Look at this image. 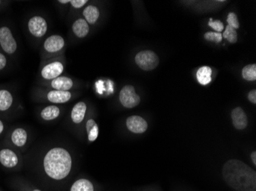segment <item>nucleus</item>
<instances>
[{"mask_svg": "<svg viewBox=\"0 0 256 191\" xmlns=\"http://www.w3.org/2000/svg\"><path fill=\"white\" fill-rule=\"evenodd\" d=\"M223 176L235 191H256V172L241 161L232 159L225 162Z\"/></svg>", "mask_w": 256, "mask_h": 191, "instance_id": "obj_1", "label": "nucleus"}, {"mask_svg": "<svg viewBox=\"0 0 256 191\" xmlns=\"http://www.w3.org/2000/svg\"><path fill=\"white\" fill-rule=\"evenodd\" d=\"M43 168L46 175L53 180L66 178L72 171V159L65 148L56 147L46 153L43 159Z\"/></svg>", "mask_w": 256, "mask_h": 191, "instance_id": "obj_2", "label": "nucleus"}, {"mask_svg": "<svg viewBox=\"0 0 256 191\" xmlns=\"http://www.w3.org/2000/svg\"><path fill=\"white\" fill-rule=\"evenodd\" d=\"M135 62L141 70L152 71L158 67L159 59L154 51H142L136 55Z\"/></svg>", "mask_w": 256, "mask_h": 191, "instance_id": "obj_3", "label": "nucleus"}, {"mask_svg": "<svg viewBox=\"0 0 256 191\" xmlns=\"http://www.w3.org/2000/svg\"><path fill=\"white\" fill-rule=\"evenodd\" d=\"M119 100L124 107L132 109L139 105L141 98L137 94L135 88L131 85H126L121 89L119 94Z\"/></svg>", "mask_w": 256, "mask_h": 191, "instance_id": "obj_4", "label": "nucleus"}, {"mask_svg": "<svg viewBox=\"0 0 256 191\" xmlns=\"http://www.w3.org/2000/svg\"><path fill=\"white\" fill-rule=\"evenodd\" d=\"M0 46L6 54L11 55L17 50V42L11 29L7 26L0 28Z\"/></svg>", "mask_w": 256, "mask_h": 191, "instance_id": "obj_5", "label": "nucleus"}, {"mask_svg": "<svg viewBox=\"0 0 256 191\" xmlns=\"http://www.w3.org/2000/svg\"><path fill=\"white\" fill-rule=\"evenodd\" d=\"M28 29L35 38H42L48 31V23L43 17L35 15L28 22Z\"/></svg>", "mask_w": 256, "mask_h": 191, "instance_id": "obj_6", "label": "nucleus"}, {"mask_svg": "<svg viewBox=\"0 0 256 191\" xmlns=\"http://www.w3.org/2000/svg\"><path fill=\"white\" fill-rule=\"evenodd\" d=\"M64 71V65L60 61H54L46 64L41 71L42 77L46 80H52L62 75Z\"/></svg>", "mask_w": 256, "mask_h": 191, "instance_id": "obj_7", "label": "nucleus"}, {"mask_svg": "<svg viewBox=\"0 0 256 191\" xmlns=\"http://www.w3.org/2000/svg\"><path fill=\"white\" fill-rule=\"evenodd\" d=\"M126 126L129 131L135 134L145 132L148 128L144 118L139 116H131L127 118Z\"/></svg>", "mask_w": 256, "mask_h": 191, "instance_id": "obj_8", "label": "nucleus"}, {"mask_svg": "<svg viewBox=\"0 0 256 191\" xmlns=\"http://www.w3.org/2000/svg\"><path fill=\"white\" fill-rule=\"evenodd\" d=\"M65 42L63 37L53 35L46 38L44 42V48L48 53H56L64 47Z\"/></svg>", "mask_w": 256, "mask_h": 191, "instance_id": "obj_9", "label": "nucleus"}, {"mask_svg": "<svg viewBox=\"0 0 256 191\" xmlns=\"http://www.w3.org/2000/svg\"><path fill=\"white\" fill-rule=\"evenodd\" d=\"M0 164L5 168H15L18 164V155L13 150L3 148L0 151Z\"/></svg>", "mask_w": 256, "mask_h": 191, "instance_id": "obj_10", "label": "nucleus"}, {"mask_svg": "<svg viewBox=\"0 0 256 191\" xmlns=\"http://www.w3.org/2000/svg\"><path fill=\"white\" fill-rule=\"evenodd\" d=\"M232 119L233 126L236 130H242L248 125L247 116L241 107L235 108L232 111Z\"/></svg>", "mask_w": 256, "mask_h": 191, "instance_id": "obj_11", "label": "nucleus"}, {"mask_svg": "<svg viewBox=\"0 0 256 191\" xmlns=\"http://www.w3.org/2000/svg\"><path fill=\"white\" fill-rule=\"evenodd\" d=\"M72 98V93L52 89L47 93V99L51 103L62 104L68 102Z\"/></svg>", "mask_w": 256, "mask_h": 191, "instance_id": "obj_12", "label": "nucleus"}, {"mask_svg": "<svg viewBox=\"0 0 256 191\" xmlns=\"http://www.w3.org/2000/svg\"><path fill=\"white\" fill-rule=\"evenodd\" d=\"M73 80L70 77L65 76H60L51 80V88L55 90L62 91H69V89L73 88Z\"/></svg>", "mask_w": 256, "mask_h": 191, "instance_id": "obj_13", "label": "nucleus"}, {"mask_svg": "<svg viewBox=\"0 0 256 191\" xmlns=\"http://www.w3.org/2000/svg\"><path fill=\"white\" fill-rule=\"evenodd\" d=\"M87 111V106L85 103L80 101L75 104L72 108L71 113V118L72 122L75 124H80L84 120V116Z\"/></svg>", "mask_w": 256, "mask_h": 191, "instance_id": "obj_14", "label": "nucleus"}, {"mask_svg": "<svg viewBox=\"0 0 256 191\" xmlns=\"http://www.w3.org/2000/svg\"><path fill=\"white\" fill-rule=\"evenodd\" d=\"M28 140V133L23 128H17L13 130L11 135V141L14 146L18 147L25 146Z\"/></svg>", "mask_w": 256, "mask_h": 191, "instance_id": "obj_15", "label": "nucleus"}, {"mask_svg": "<svg viewBox=\"0 0 256 191\" xmlns=\"http://www.w3.org/2000/svg\"><path fill=\"white\" fill-rule=\"evenodd\" d=\"M72 31L78 38H83L89 32V26L84 18H79L72 25Z\"/></svg>", "mask_w": 256, "mask_h": 191, "instance_id": "obj_16", "label": "nucleus"}, {"mask_svg": "<svg viewBox=\"0 0 256 191\" xmlns=\"http://www.w3.org/2000/svg\"><path fill=\"white\" fill-rule=\"evenodd\" d=\"M60 108L55 106V105H50L46 106L44 109L41 111V117L45 121H52L56 119L60 116Z\"/></svg>", "mask_w": 256, "mask_h": 191, "instance_id": "obj_17", "label": "nucleus"}, {"mask_svg": "<svg viewBox=\"0 0 256 191\" xmlns=\"http://www.w3.org/2000/svg\"><path fill=\"white\" fill-rule=\"evenodd\" d=\"M13 103V94L8 89H0V111H7Z\"/></svg>", "mask_w": 256, "mask_h": 191, "instance_id": "obj_18", "label": "nucleus"}, {"mask_svg": "<svg viewBox=\"0 0 256 191\" xmlns=\"http://www.w3.org/2000/svg\"><path fill=\"white\" fill-rule=\"evenodd\" d=\"M83 15L84 17V20L88 22V24L94 25L98 19L100 13L98 9L95 6H87L83 11Z\"/></svg>", "mask_w": 256, "mask_h": 191, "instance_id": "obj_19", "label": "nucleus"}, {"mask_svg": "<svg viewBox=\"0 0 256 191\" xmlns=\"http://www.w3.org/2000/svg\"><path fill=\"white\" fill-rule=\"evenodd\" d=\"M211 75H212V70L209 67H202L200 69L198 70L197 73H196V77H197L198 81L202 85H207L209 84L212 80L211 78Z\"/></svg>", "mask_w": 256, "mask_h": 191, "instance_id": "obj_20", "label": "nucleus"}, {"mask_svg": "<svg viewBox=\"0 0 256 191\" xmlns=\"http://www.w3.org/2000/svg\"><path fill=\"white\" fill-rule=\"evenodd\" d=\"M86 131L89 142H95L99 135V129L97 124L93 118L88 119L86 123Z\"/></svg>", "mask_w": 256, "mask_h": 191, "instance_id": "obj_21", "label": "nucleus"}, {"mask_svg": "<svg viewBox=\"0 0 256 191\" xmlns=\"http://www.w3.org/2000/svg\"><path fill=\"white\" fill-rule=\"evenodd\" d=\"M70 191H94V186L89 180L79 179L72 184Z\"/></svg>", "mask_w": 256, "mask_h": 191, "instance_id": "obj_22", "label": "nucleus"}, {"mask_svg": "<svg viewBox=\"0 0 256 191\" xmlns=\"http://www.w3.org/2000/svg\"><path fill=\"white\" fill-rule=\"evenodd\" d=\"M242 77L248 81H255L256 80V64H249L242 69Z\"/></svg>", "mask_w": 256, "mask_h": 191, "instance_id": "obj_23", "label": "nucleus"}, {"mask_svg": "<svg viewBox=\"0 0 256 191\" xmlns=\"http://www.w3.org/2000/svg\"><path fill=\"white\" fill-rule=\"evenodd\" d=\"M223 36L230 43H236L238 40L237 32H236V29H234L233 28L230 27L229 26H227L226 28H225V30Z\"/></svg>", "mask_w": 256, "mask_h": 191, "instance_id": "obj_24", "label": "nucleus"}, {"mask_svg": "<svg viewBox=\"0 0 256 191\" xmlns=\"http://www.w3.org/2000/svg\"><path fill=\"white\" fill-rule=\"evenodd\" d=\"M204 38L208 42H216V43H220L223 40V35L221 33L212 32V31L206 33Z\"/></svg>", "mask_w": 256, "mask_h": 191, "instance_id": "obj_25", "label": "nucleus"}, {"mask_svg": "<svg viewBox=\"0 0 256 191\" xmlns=\"http://www.w3.org/2000/svg\"><path fill=\"white\" fill-rule=\"evenodd\" d=\"M227 22H228V26L233 28L234 29L240 28V22H239L238 18L235 13H229V15L227 17Z\"/></svg>", "mask_w": 256, "mask_h": 191, "instance_id": "obj_26", "label": "nucleus"}, {"mask_svg": "<svg viewBox=\"0 0 256 191\" xmlns=\"http://www.w3.org/2000/svg\"><path fill=\"white\" fill-rule=\"evenodd\" d=\"M208 26H210L212 29L217 31V32H221L222 31H224V26L223 22H220L219 20L212 21V18H210V21L208 22Z\"/></svg>", "mask_w": 256, "mask_h": 191, "instance_id": "obj_27", "label": "nucleus"}, {"mask_svg": "<svg viewBox=\"0 0 256 191\" xmlns=\"http://www.w3.org/2000/svg\"><path fill=\"white\" fill-rule=\"evenodd\" d=\"M88 2L87 0H70V3L75 9L83 7Z\"/></svg>", "mask_w": 256, "mask_h": 191, "instance_id": "obj_28", "label": "nucleus"}, {"mask_svg": "<svg viewBox=\"0 0 256 191\" xmlns=\"http://www.w3.org/2000/svg\"><path fill=\"white\" fill-rule=\"evenodd\" d=\"M6 64H7L6 57L0 52V71H2L4 68H6Z\"/></svg>", "mask_w": 256, "mask_h": 191, "instance_id": "obj_29", "label": "nucleus"}, {"mask_svg": "<svg viewBox=\"0 0 256 191\" xmlns=\"http://www.w3.org/2000/svg\"><path fill=\"white\" fill-rule=\"evenodd\" d=\"M248 99H249V101L253 103H256V89H253L249 92V94H248Z\"/></svg>", "mask_w": 256, "mask_h": 191, "instance_id": "obj_30", "label": "nucleus"}, {"mask_svg": "<svg viewBox=\"0 0 256 191\" xmlns=\"http://www.w3.org/2000/svg\"><path fill=\"white\" fill-rule=\"evenodd\" d=\"M251 159L253 160V163H254L255 165H256V151H253L252 154H251Z\"/></svg>", "mask_w": 256, "mask_h": 191, "instance_id": "obj_31", "label": "nucleus"}, {"mask_svg": "<svg viewBox=\"0 0 256 191\" xmlns=\"http://www.w3.org/2000/svg\"><path fill=\"white\" fill-rule=\"evenodd\" d=\"M4 129H5V126H4L3 122L0 119V135L3 132Z\"/></svg>", "mask_w": 256, "mask_h": 191, "instance_id": "obj_32", "label": "nucleus"}, {"mask_svg": "<svg viewBox=\"0 0 256 191\" xmlns=\"http://www.w3.org/2000/svg\"><path fill=\"white\" fill-rule=\"evenodd\" d=\"M59 2L61 4H68L70 3V0H59Z\"/></svg>", "mask_w": 256, "mask_h": 191, "instance_id": "obj_33", "label": "nucleus"}, {"mask_svg": "<svg viewBox=\"0 0 256 191\" xmlns=\"http://www.w3.org/2000/svg\"><path fill=\"white\" fill-rule=\"evenodd\" d=\"M32 191H40V190H39V189H35V190H33Z\"/></svg>", "mask_w": 256, "mask_h": 191, "instance_id": "obj_34", "label": "nucleus"}, {"mask_svg": "<svg viewBox=\"0 0 256 191\" xmlns=\"http://www.w3.org/2000/svg\"><path fill=\"white\" fill-rule=\"evenodd\" d=\"M1 2H1V1H0V6H1Z\"/></svg>", "mask_w": 256, "mask_h": 191, "instance_id": "obj_35", "label": "nucleus"}]
</instances>
